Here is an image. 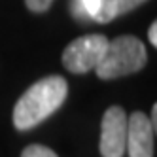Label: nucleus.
I'll return each instance as SVG.
<instances>
[{
  "instance_id": "obj_1",
  "label": "nucleus",
  "mask_w": 157,
  "mask_h": 157,
  "mask_svg": "<svg viewBox=\"0 0 157 157\" xmlns=\"http://www.w3.org/2000/svg\"><path fill=\"white\" fill-rule=\"evenodd\" d=\"M68 95V83L63 76H48L32 83L13 106V125L17 131L34 129L55 114Z\"/></svg>"
},
{
  "instance_id": "obj_2",
  "label": "nucleus",
  "mask_w": 157,
  "mask_h": 157,
  "mask_svg": "<svg viewBox=\"0 0 157 157\" xmlns=\"http://www.w3.org/2000/svg\"><path fill=\"white\" fill-rule=\"evenodd\" d=\"M148 55L144 44L134 36H119L108 44L102 61L97 64V76L100 80H116L144 68Z\"/></svg>"
},
{
  "instance_id": "obj_3",
  "label": "nucleus",
  "mask_w": 157,
  "mask_h": 157,
  "mask_svg": "<svg viewBox=\"0 0 157 157\" xmlns=\"http://www.w3.org/2000/svg\"><path fill=\"white\" fill-rule=\"evenodd\" d=\"M110 40L104 34H85L68 44L63 53V66L72 74H85L95 70L102 61Z\"/></svg>"
},
{
  "instance_id": "obj_4",
  "label": "nucleus",
  "mask_w": 157,
  "mask_h": 157,
  "mask_svg": "<svg viewBox=\"0 0 157 157\" xmlns=\"http://www.w3.org/2000/svg\"><path fill=\"white\" fill-rule=\"evenodd\" d=\"M127 144V114L121 106H110L100 123V155L123 157Z\"/></svg>"
},
{
  "instance_id": "obj_5",
  "label": "nucleus",
  "mask_w": 157,
  "mask_h": 157,
  "mask_svg": "<svg viewBox=\"0 0 157 157\" xmlns=\"http://www.w3.org/2000/svg\"><path fill=\"white\" fill-rule=\"evenodd\" d=\"M153 134L155 129L150 117L142 112H132L127 117V144L129 157H153Z\"/></svg>"
},
{
  "instance_id": "obj_6",
  "label": "nucleus",
  "mask_w": 157,
  "mask_h": 157,
  "mask_svg": "<svg viewBox=\"0 0 157 157\" xmlns=\"http://www.w3.org/2000/svg\"><path fill=\"white\" fill-rule=\"evenodd\" d=\"M114 0H72L70 12L78 19H91L97 23H110L114 19L112 13Z\"/></svg>"
},
{
  "instance_id": "obj_7",
  "label": "nucleus",
  "mask_w": 157,
  "mask_h": 157,
  "mask_svg": "<svg viewBox=\"0 0 157 157\" xmlns=\"http://www.w3.org/2000/svg\"><path fill=\"white\" fill-rule=\"evenodd\" d=\"M146 0H114V2H112V13H114V19L117 15H125V13L132 12L134 8H138Z\"/></svg>"
},
{
  "instance_id": "obj_8",
  "label": "nucleus",
  "mask_w": 157,
  "mask_h": 157,
  "mask_svg": "<svg viewBox=\"0 0 157 157\" xmlns=\"http://www.w3.org/2000/svg\"><path fill=\"white\" fill-rule=\"evenodd\" d=\"M21 157H59L53 150H49L48 146H42V144H30L23 150Z\"/></svg>"
},
{
  "instance_id": "obj_9",
  "label": "nucleus",
  "mask_w": 157,
  "mask_h": 157,
  "mask_svg": "<svg viewBox=\"0 0 157 157\" xmlns=\"http://www.w3.org/2000/svg\"><path fill=\"white\" fill-rule=\"evenodd\" d=\"M53 0H25V4L27 8L30 10V12H34V13H44V12H48L49 6H51Z\"/></svg>"
},
{
  "instance_id": "obj_10",
  "label": "nucleus",
  "mask_w": 157,
  "mask_h": 157,
  "mask_svg": "<svg viewBox=\"0 0 157 157\" xmlns=\"http://www.w3.org/2000/svg\"><path fill=\"white\" fill-rule=\"evenodd\" d=\"M148 38H150V44H151V46H157V23H155V21L150 25Z\"/></svg>"
},
{
  "instance_id": "obj_11",
  "label": "nucleus",
  "mask_w": 157,
  "mask_h": 157,
  "mask_svg": "<svg viewBox=\"0 0 157 157\" xmlns=\"http://www.w3.org/2000/svg\"><path fill=\"white\" fill-rule=\"evenodd\" d=\"M150 123L153 125V129L157 127V106L153 104V108H151V119H150Z\"/></svg>"
}]
</instances>
